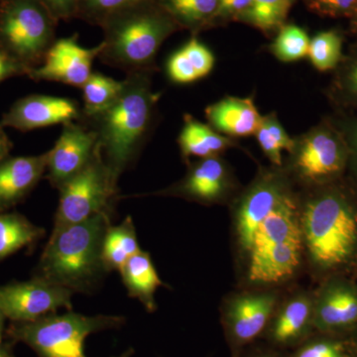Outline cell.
Here are the masks:
<instances>
[{
	"instance_id": "obj_16",
	"label": "cell",
	"mask_w": 357,
	"mask_h": 357,
	"mask_svg": "<svg viewBox=\"0 0 357 357\" xmlns=\"http://www.w3.org/2000/svg\"><path fill=\"white\" fill-rule=\"evenodd\" d=\"M96 146V134L84 122L64 124L60 137L48 151L46 177L51 185L59 190L77 175L89 163Z\"/></svg>"
},
{
	"instance_id": "obj_44",
	"label": "cell",
	"mask_w": 357,
	"mask_h": 357,
	"mask_svg": "<svg viewBox=\"0 0 357 357\" xmlns=\"http://www.w3.org/2000/svg\"><path fill=\"white\" fill-rule=\"evenodd\" d=\"M3 314H2L1 312H0V338H1L2 330H3Z\"/></svg>"
},
{
	"instance_id": "obj_9",
	"label": "cell",
	"mask_w": 357,
	"mask_h": 357,
	"mask_svg": "<svg viewBox=\"0 0 357 357\" xmlns=\"http://www.w3.org/2000/svg\"><path fill=\"white\" fill-rule=\"evenodd\" d=\"M117 183L96 146L89 163L59 189L54 229L84 222L100 213H112L119 194Z\"/></svg>"
},
{
	"instance_id": "obj_15",
	"label": "cell",
	"mask_w": 357,
	"mask_h": 357,
	"mask_svg": "<svg viewBox=\"0 0 357 357\" xmlns=\"http://www.w3.org/2000/svg\"><path fill=\"white\" fill-rule=\"evenodd\" d=\"M100 50V44L91 49L81 46L77 34L56 40L43 63L27 75L35 81L56 82L82 89L93 74V63Z\"/></svg>"
},
{
	"instance_id": "obj_14",
	"label": "cell",
	"mask_w": 357,
	"mask_h": 357,
	"mask_svg": "<svg viewBox=\"0 0 357 357\" xmlns=\"http://www.w3.org/2000/svg\"><path fill=\"white\" fill-rule=\"evenodd\" d=\"M316 333L345 337L357 330V286L345 276L319 283L314 291Z\"/></svg>"
},
{
	"instance_id": "obj_17",
	"label": "cell",
	"mask_w": 357,
	"mask_h": 357,
	"mask_svg": "<svg viewBox=\"0 0 357 357\" xmlns=\"http://www.w3.org/2000/svg\"><path fill=\"white\" fill-rule=\"evenodd\" d=\"M83 107L77 100L58 96L33 95L17 100L0 121V128L20 131L49 128L81 121Z\"/></svg>"
},
{
	"instance_id": "obj_37",
	"label": "cell",
	"mask_w": 357,
	"mask_h": 357,
	"mask_svg": "<svg viewBox=\"0 0 357 357\" xmlns=\"http://www.w3.org/2000/svg\"><path fill=\"white\" fill-rule=\"evenodd\" d=\"M56 20L70 21L77 16V0H39Z\"/></svg>"
},
{
	"instance_id": "obj_35",
	"label": "cell",
	"mask_w": 357,
	"mask_h": 357,
	"mask_svg": "<svg viewBox=\"0 0 357 357\" xmlns=\"http://www.w3.org/2000/svg\"><path fill=\"white\" fill-rule=\"evenodd\" d=\"M333 122L344 135L349 147V159L347 168L351 169V178L357 184V114L344 115Z\"/></svg>"
},
{
	"instance_id": "obj_28",
	"label": "cell",
	"mask_w": 357,
	"mask_h": 357,
	"mask_svg": "<svg viewBox=\"0 0 357 357\" xmlns=\"http://www.w3.org/2000/svg\"><path fill=\"white\" fill-rule=\"evenodd\" d=\"M344 37L337 30L319 33L310 41L309 55L312 65L321 72L335 69L342 59Z\"/></svg>"
},
{
	"instance_id": "obj_41",
	"label": "cell",
	"mask_w": 357,
	"mask_h": 357,
	"mask_svg": "<svg viewBox=\"0 0 357 357\" xmlns=\"http://www.w3.org/2000/svg\"><path fill=\"white\" fill-rule=\"evenodd\" d=\"M349 357H357V330L344 337Z\"/></svg>"
},
{
	"instance_id": "obj_10",
	"label": "cell",
	"mask_w": 357,
	"mask_h": 357,
	"mask_svg": "<svg viewBox=\"0 0 357 357\" xmlns=\"http://www.w3.org/2000/svg\"><path fill=\"white\" fill-rule=\"evenodd\" d=\"M286 289L241 288L230 291L220 303V324L230 357L260 342Z\"/></svg>"
},
{
	"instance_id": "obj_13",
	"label": "cell",
	"mask_w": 357,
	"mask_h": 357,
	"mask_svg": "<svg viewBox=\"0 0 357 357\" xmlns=\"http://www.w3.org/2000/svg\"><path fill=\"white\" fill-rule=\"evenodd\" d=\"M73 294L69 289L37 277L0 287V312L11 321L28 323L55 314L61 307L70 311Z\"/></svg>"
},
{
	"instance_id": "obj_11",
	"label": "cell",
	"mask_w": 357,
	"mask_h": 357,
	"mask_svg": "<svg viewBox=\"0 0 357 357\" xmlns=\"http://www.w3.org/2000/svg\"><path fill=\"white\" fill-rule=\"evenodd\" d=\"M237 183L220 156L199 159L189 166L185 177L155 196L176 197L204 206L229 204L238 196Z\"/></svg>"
},
{
	"instance_id": "obj_3",
	"label": "cell",
	"mask_w": 357,
	"mask_h": 357,
	"mask_svg": "<svg viewBox=\"0 0 357 357\" xmlns=\"http://www.w3.org/2000/svg\"><path fill=\"white\" fill-rule=\"evenodd\" d=\"M150 75L128 74L107 109L81 119L96 134L102 158L116 180L139 154L151 128L158 95L152 91Z\"/></svg>"
},
{
	"instance_id": "obj_39",
	"label": "cell",
	"mask_w": 357,
	"mask_h": 357,
	"mask_svg": "<svg viewBox=\"0 0 357 357\" xmlns=\"http://www.w3.org/2000/svg\"><path fill=\"white\" fill-rule=\"evenodd\" d=\"M29 70L20 63L9 58L3 52L0 51V83L8 77L21 74H28Z\"/></svg>"
},
{
	"instance_id": "obj_4",
	"label": "cell",
	"mask_w": 357,
	"mask_h": 357,
	"mask_svg": "<svg viewBox=\"0 0 357 357\" xmlns=\"http://www.w3.org/2000/svg\"><path fill=\"white\" fill-rule=\"evenodd\" d=\"M103 40L98 59L110 67L152 73L160 47L180 30L156 0H140L109 16L100 26Z\"/></svg>"
},
{
	"instance_id": "obj_38",
	"label": "cell",
	"mask_w": 357,
	"mask_h": 357,
	"mask_svg": "<svg viewBox=\"0 0 357 357\" xmlns=\"http://www.w3.org/2000/svg\"><path fill=\"white\" fill-rule=\"evenodd\" d=\"M238 357H289V352L278 351L260 340L246 347Z\"/></svg>"
},
{
	"instance_id": "obj_43",
	"label": "cell",
	"mask_w": 357,
	"mask_h": 357,
	"mask_svg": "<svg viewBox=\"0 0 357 357\" xmlns=\"http://www.w3.org/2000/svg\"><path fill=\"white\" fill-rule=\"evenodd\" d=\"M351 31L354 32V34L357 35V11L356 13L351 18Z\"/></svg>"
},
{
	"instance_id": "obj_20",
	"label": "cell",
	"mask_w": 357,
	"mask_h": 357,
	"mask_svg": "<svg viewBox=\"0 0 357 357\" xmlns=\"http://www.w3.org/2000/svg\"><path fill=\"white\" fill-rule=\"evenodd\" d=\"M119 272L129 296L139 300L148 312H154L157 307L155 293L158 288L166 285L157 273L150 253L140 250L123 265Z\"/></svg>"
},
{
	"instance_id": "obj_45",
	"label": "cell",
	"mask_w": 357,
	"mask_h": 357,
	"mask_svg": "<svg viewBox=\"0 0 357 357\" xmlns=\"http://www.w3.org/2000/svg\"><path fill=\"white\" fill-rule=\"evenodd\" d=\"M133 354V349H129V351L124 352L122 356L119 357H130Z\"/></svg>"
},
{
	"instance_id": "obj_31",
	"label": "cell",
	"mask_w": 357,
	"mask_h": 357,
	"mask_svg": "<svg viewBox=\"0 0 357 357\" xmlns=\"http://www.w3.org/2000/svg\"><path fill=\"white\" fill-rule=\"evenodd\" d=\"M310 39L307 33L295 25L283 26L273 44L276 57L283 62H293L306 57Z\"/></svg>"
},
{
	"instance_id": "obj_1",
	"label": "cell",
	"mask_w": 357,
	"mask_h": 357,
	"mask_svg": "<svg viewBox=\"0 0 357 357\" xmlns=\"http://www.w3.org/2000/svg\"><path fill=\"white\" fill-rule=\"evenodd\" d=\"M236 287L287 289L306 273L300 192L284 169H261L230 204Z\"/></svg>"
},
{
	"instance_id": "obj_34",
	"label": "cell",
	"mask_w": 357,
	"mask_h": 357,
	"mask_svg": "<svg viewBox=\"0 0 357 357\" xmlns=\"http://www.w3.org/2000/svg\"><path fill=\"white\" fill-rule=\"evenodd\" d=\"M310 10L324 17L351 18L357 11V0H305Z\"/></svg>"
},
{
	"instance_id": "obj_18",
	"label": "cell",
	"mask_w": 357,
	"mask_h": 357,
	"mask_svg": "<svg viewBox=\"0 0 357 357\" xmlns=\"http://www.w3.org/2000/svg\"><path fill=\"white\" fill-rule=\"evenodd\" d=\"M47 161L48 152L6 159L0 163V208L17 203L38 184L46 172Z\"/></svg>"
},
{
	"instance_id": "obj_40",
	"label": "cell",
	"mask_w": 357,
	"mask_h": 357,
	"mask_svg": "<svg viewBox=\"0 0 357 357\" xmlns=\"http://www.w3.org/2000/svg\"><path fill=\"white\" fill-rule=\"evenodd\" d=\"M13 143L8 136L4 132L3 128H0V163L6 159L7 155L10 152Z\"/></svg>"
},
{
	"instance_id": "obj_8",
	"label": "cell",
	"mask_w": 357,
	"mask_h": 357,
	"mask_svg": "<svg viewBox=\"0 0 357 357\" xmlns=\"http://www.w3.org/2000/svg\"><path fill=\"white\" fill-rule=\"evenodd\" d=\"M349 159L344 135L333 121H328L295 143L288 165L282 168L294 185L307 190L344 178Z\"/></svg>"
},
{
	"instance_id": "obj_12",
	"label": "cell",
	"mask_w": 357,
	"mask_h": 357,
	"mask_svg": "<svg viewBox=\"0 0 357 357\" xmlns=\"http://www.w3.org/2000/svg\"><path fill=\"white\" fill-rule=\"evenodd\" d=\"M314 317V291L296 284L283 293L261 342L292 351L316 333Z\"/></svg>"
},
{
	"instance_id": "obj_23",
	"label": "cell",
	"mask_w": 357,
	"mask_h": 357,
	"mask_svg": "<svg viewBox=\"0 0 357 357\" xmlns=\"http://www.w3.org/2000/svg\"><path fill=\"white\" fill-rule=\"evenodd\" d=\"M140 250L130 217L121 225H109L102 241V261L105 271H121L123 265Z\"/></svg>"
},
{
	"instance_id": "obj_42",
	"label": "cell",
	"mask_w": 357,
	"mask_h": 357,
	"mask_svg": "<svg viewBox=\"0 0 357 357\" xmlns=\"http://www.w3.org/2000/svg\"><path fill=\"white\" fill-rule=\"evenodd\" d=\"M0 357H13L10 349L6 345L2 344L1 340H0Z\"/></svg>"
},
{
	"instance_id": "obj_22",
	"label": "cell",
	"mask_w": 357,
	"mask_h": 357,
	"mask_svg": "<svg viewBox=\"0 0 357 357\" xmlns=\"http://www.w3.org/2000/svg\"><path fill=\"white\" fill-rule=\"evenodd\" d=\"M215 65L211 52L199 40L192 38L169 60L167 70L175 83L189 84L208 76Z\"/></svg>"
},
{
	"instance_id": "obj_33",
	"label": "cell",
	"mask_w": 357,
	"mask_h": 357,
	"mask_svg": "<svg viewBox=\"0 0 357 357\" xmlns=\"http://www.w3.org/2000/svg\"><path fill=\"white\" fill-rule=\"evenodd\" d=\"M140 0H77V20L102 26L112 14Z\"/></svg>"
},
{
	"instance_id": "obj_21",
	"label": "cell",
	"mask_w": 357,
	"mask_h": 357,
	"mask_svg": "<svg viewBox=\"0 0 357 357\" xmlns=\"http://www.w3.org/2000/svg\"><path fill=\"white\" fill-rule=\"evenodd\" d=\"M178 141L184 160L192 157L204 159L220 156L232 145L229 138L220 135L210 126L196 121L190 115L185 117L184 128Z\"/></svg>"
},
{
	"instance_id": "obj_7",
	"label": "cell",
	"mask_w": 357,
	"mask_h": 357,
	"mask_svg": "<svg viewBox=\"0 0 357 357\" xmlns=\"http://www.w3.org/2000/svg\"><path fill=\"white\" fill-rule=\"evenodd\" d=\"M123 321L121 317H88L70 311L20 323L11 335L29 345L39 357H86L84 344L89 335L119 328Z\"/></svg>"
},
{
	"instance_id": "obj_27",
	"label": "cell",
	"mask_w": 357,
	"mask_h": 357,
	"mask_svg": "<svg viewBox=\"0 0 357 357\" xmlns=\"http://www.w3.org/2000/svg\"><path fill=\"white\" fill-rule=\"evenodd\" d=\"M255 134L263 152L274 167H283L282 151L287 150L291 153L296 142L291 139L276 117L271 115L262 117L261 123Z\"/></svg>"
},
{
	"instance_id": "obj_29",
	"label": "cell",
	"mask_w": 357,
	"mask_h": 357,
	"mask_svg": "<svg viewBox=\"0 0 357 357\" xmlns=\"http://www.w3.org/2000/svg\"><path fill=\"white\" fill-rule=\"evenodd\" d=\"M293 0H252L243 21L262 31H273L283 27Z\"/></svg>"
},
{
	"instance_id": "obj_5",
	"label": "cell",
	"mask_w": 357,
	"mask_h": 357,
	"mask_svg": "<svg viewBox=\"0 0 357 357\" xmlns=\"http://www.w3.org/2000/svg\"><path fill=\"white\" fill-rule=\"evenodd\" d=\"M112 213L53 229L39 263V277L69 289L88 292L102 277L103 237Z\"/></svg>"
},
{
	"instance_id": "obj_24",
	"label": "cell",
	"mask_w": 357,
	"mask_h": 357,
	"mask_svg": "<svg viewBox=\"0 0 357 357\" xmlns=\"http://www.w3.org/2000/svg\"><path fill=\"white\" fill-rule=\"evenodd\" d=\"M180 29L197 33L215 22L218 0H156Z\"/></svg>"
},
{
	"instance_id": "obj_6",
	"label": "cell",
	"mask_w": 357,
	"mask_h": 357,
	"mask_svg": "<svg viewBox=\"0 0 357 357\" xmlns=\"http://www.w3.org/2000/svg\"><path fill=\"white\" fill-rule=\"evenodd\" d=\"M57 24L39 0H0V51L29 70L39 67Z\"/></svg>"
},
{
	"instance_id": "obj_19",
	"label": "cell",
	"mask_w": 357,
	"mask_h": 357,
	"mask_svg": "<svg viewBox=\"0 0 357 357\" xmlns=\"http://www.w3.org/2000/svg\"><path fill=\"white\" fill-rule=\"evenodd\" d=\"M206 114L213 128L236 137L256 133L262 121L250 98H225L208 107Z\"/></svg>"
},
{
	"instance_id": "obj_26",
	"label": "cell",
	"mask_w": 357,
	"mask_h": 357,
	"mask_svg": "<svg viewBox=\"0 0 357 357\" xmlns=\"http://www.w3.org/2000/svg\"><path fill=\"white\" fill-rule=\"evenodd\" d=\"M122 81L93 73L84 84L83 116H91L107 109L121 93Z\"/></svg>"
},
{
	"instance_id": "obj_36",
	"label": "cell",
	"mask_w": 357,
	"mask_h": 357,
	"mask_svg": "<svg viewBox=\"0 0 357 357\" xmlns=\"http://www.w3.org/2000/svg\"><path fill=\"white\" fill-rule=\"evenodd\" d=\"M251 1L252 0H218L215 21L243 20L250 8Z\"/></svg>"
},
{
	"instance_id": "obj_32",
	"label": "cell",
	"mask_w": 357,
	"mask_h": 357,
	"mask_svg": "<svg viewBox=\"0 0 357 357\" xmlns=\"http://www.w3.org/2000/svg\"><path fill=\"white\" fill-rule=\"evenodd\" d=\"M289 357H349L342 337L314 333L299 347L289 352Z\"/></svg>"
},
{
	"instance_id": "obj_30",
	"label": "cell",
	"mask_w": 357,
	"mask_h": 357,
	"mask_svg": "<svg viewBox=\"0 0 357 357\" xmlns=\"http://www.w3.org/2000/svg\"><path fill=\"white\" fill-rule=\"evenodd\" d=\"M332 88L333 98L345 109L357 110V43L347 58H342Z\"/></svg>"
},
{
	"instance_id": "obj_2",
	"label": "cell",
	"mask_w": 357,
	"mask_h": 357,
	"mask_svg": "<svg viewBox=\"0 0 357 357\" xmlns=\"http://www.w3.org/2000/svg\"><path fill=\"white\" fill-rule=\"evenodd\" d=\"M306 273L321 282L357 269V184L342 178L300 192Z\"/></svg>"
},
{
	"instance_id": "obj_25",
	"label": "cell",
	"mask_w": 357,
	"mask_h": 357,
	"mask_svg": "<svg viewBox=\"0 0 357 357\" xmlns=\"http://www.w3.org/2000/svg\"><path fill=\"white\" fill-rule=\"evenodd\" d=\"M43 234V229L20 215H0V260L35 243Z\"/></svg>"
}]
</instances>
